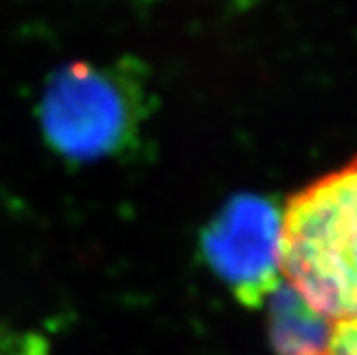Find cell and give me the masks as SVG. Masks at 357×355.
I'll return each mask as SVG.
<instances>
[{
    "label": "cell",
    "instance_id": "5b68a950",
    "mask_svg": "<svg viewBox=\"0 0 357 355\" xmlns=\"http://www.w3.org/2000/svg\"><path fill=\"white\" fill-rule=\"evenodd\" d=\"M0 355H50V342L35 330L0 326Z\"/></svg>",
    "mask_w": 357,
    "mask_h": 355
},
{
    "label": "cell",
    "instance_id": "6da1fadb",
    "mask_svg": "<svg viewBox=\"0 0 357 355\" xmlns=\"http://www.w3.org/2000/svg\"><path fill=\"white\" fill-rule=\"evenodd\" d=\"M280 268L314 310L357 321V158L282 206Z\"/></svg>",
    "mask_w": 357,
    "mask_h": 355
},
{
    "label": "cell",
    "instance_id": "7a4b0ae2",
    "mask_svg": "<svg viewBox=\"0 0 357 355\" xmlns=\"http://www.w3.org/2000/svg\"><path fill=\"white\" fill-rule=\"evenodd\" d=\"M144 82L124 64L75 60L45 84L37 118L45 144L71 163L116 158L139 139L148 116Z\"/></svg>",
    "mask_w": 357,
    "mask_h": 355
},
{
    "label": "cell",
    "instance_id": "3957f363",
    "mask_svg": "<svg viewBox=\"0 0 357 355\" xmlns=\"http://www.w3.org/2000/svg\"><path fill=\"white\" fill-rule=\"evenodd\" d=\"M280 246L282 208L252 192L227 202L202 234L208 266L248 308L264 306L282 282Z\"/></svg>",
    "mask_w": 357,
    "mask_h": 355
},
{
    "label": "cell",
    "instance_id": "277c9868",
    "mask_svg": "<svg viewBox=\"0 0 357 355\" xmlns=\"http://www.w3.org/2000/svg\"><path fill=\"white\" fill-rule=\"evenodd\" d=\"M264 306L276 355H330L334 321L314 310L284 278Z\"/></svg>",
    "mask_w": 357,
    "mask_h": 355
},
{
    "label": "cell",
    "instance_id": "8992f818",
    "mask_svg": "<svg viewBox=\"0 0 357 355\" xmlns=\"http://www.w3.org/2000/svg\"><path fill=\"white\" fill-rule=\"evenodd\" d=\"M330 355H357V321L334 324Z\"/></svg>",
    "mask_w": 357,
    "mask_h": 355
}]
</instances>
